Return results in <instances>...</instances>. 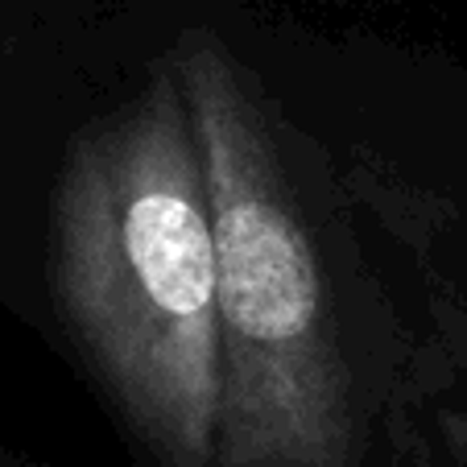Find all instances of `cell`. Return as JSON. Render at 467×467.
<instances>
[{"label":"cell","instance_id":"cell-1","mask_svg":"<svg viewBox=\"0 0 467 467\" xmlns=\"http://www.w3.org/2000/svg\"><path fill=\"white\" fill-rule=\"evenodd\" d=\"M54 290L150 455L161 467H215V228L174 58L67 153L54 191Z\"/></svg>","mask_w":467,"mask_h":467},{"label":"cell","instance_id":"cell-2","mask_svg":"<svg viewBox=\"0 0 467 467\" xmlns=\"http://www.w3.org/2000/svg\"><path fill=\"white\" fill-rule=\"evenodd\" d=\"M174 67L215 228V467H356L339 331L269 129L215 37L186 34Z\"/></svg>","mask_w":467,"mask_h":467}]
</instances>
